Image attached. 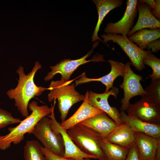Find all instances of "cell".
<instances>
[{
    "instance_id": "obj_1",
    "label": "cell",
    "mask_w": 160,
    "mask_h": 160,
    "mask_svg": "<svg viewBox=\"0 0 160 160\" xmlns=\"http://www.w3.org/2000/svg\"><path fill=\"white\" fill-rule=\"evenodd\" d=\"M41 67L39 61H36L31 71L26 74L24 68L20 66L16 71L19 76L17 85L14 89L7 92L9 98L14 100L15 106L25 118L29 116L28 107L31 100L35 96H39L46 90H50L49 87L37 86L34 82L35 75Z\"/></svg>"
},
{
    "instance_id": "obj_2",
    "label": "cell",
    "mask_w": 160,
    "mask_h": 160,
    "mask_svg": "<svg viewBox=\"0 0 160 160\" xmlns=\"http://www.w3.org/2000/svg\"><path fill=\"white\" fill-rule=\"evenodd\" d=\"M53 108L52 104L51 107L47 105L39 106L35 101L29 103L28 108L31 111V114L17 126L8 128L9 132L8 134L0 135V150L7 149L12 143L17 145L20 143L23 140L25 134H30L40 120L51 114Z\"/></svg>"
},
{
    "instance_id": "obj_3",
    "label": "cell",
    "mask_w": 160,
    "mask_h": 160,
    "mask_svg": "<svg viewBox=\"0 0 160 160\" xmlns=\"http://www.w3.org/2000/svg\"><path fill=\"white\" fill-rule=\"evenodd\" d=\"M73 81H65L61 79L52 80L49 85L50 92L48 95V100L50 102L54 100H57L61 123L66 120L71 106L84 99L85 96L75 90L74 83L70 85Z\"/></svg>"
},
{
    "instance_id": "obj_4",
    "label": "cell",
    "mask_w": 160,
    "mask_h": 160,
    "mask_svg": "<svg viewBox=\"0 0 160 160\" xmlns=\"http://www.w3.org/2000/svg\"><path fill=\"white\" fill-rule=\"evenodd\" d=\"M67 132L81 151L95 156L99 160H107L100 145L103 137L97 132L80 123L68 129Z\"/></svg>"
},
{
    "instance_id": "obj_5",
    "label": "cell",
    "mask_w": 160,
    "mask_h": 160,
    "mask_svg": "<svg viewBox=\"0 0 160 160\" xmlns=\"http://www.w3.org/2000/svg\"><path fill=\"white\" fill-rule=\"evenodd\" d=\"M30 134L38 139L45 148L56 155L63 156L65 148L62 137L60 133L53 130L49 118H42Z\"/></svg>"
},
{
    "instance_id": "obj_6",
    "label": "cell",
    "mask_w": 160,
    "mask_h": 160,
    "mask_svg": "<svg viewBox=\"0 0 160 160\" xmlns=\"http://www.w3.org/2000/svg\"><path fill=\"white\" fill-rule=\"evenodd\" d=\"M104 42L112 41L116 43L129 57L131 64L137 70L141 71L145 67L143 62L144 58L151 51L143 50L130 40L127 36L114 33L104 34L101 35Z\"/></svg>"
},
{
    "instance_id": "obj_7",
    "label": "cell",
    "mask_w": 160,
    "mask_h": 160,
    "mask_svg": "<svg viewBox=\"0 0 160 160\" xmlns=\"http://www.w3.org/2000/svg\"><path fill=\"white\" fill-rule=\"evenodd\" d=\"M130 62L127 63L125 65V71L122 76L123 83L120 85L124 92V97L121 101V111H127L130 104L129 100L132 97L137 95L145 96V92L141 85L140 81L143 79L142 76L135 73L130 67Z\"/></svg>"
},
{
    "instance_id": "obj_8",
    "label": "cell",
    "mask_w": 160,
    "mask_h": 160,
    "mask_svg": "<svg viewBox=\"0 0 160 160\" xmlns=\"http://www.w3.org/2000/svg\"><path fill=\"white\" fill-rule=\"evenodd\" d=\"M127 111L128 115L143 121L160 125V105L152 102L145 96L135 104H130Z\"/></svg>"
},
{
    "instance_id": "obj_9",
    "label": "cell",
    "mask_w": 160,
    "mask_h": 160,
    "mask_svg": "<svg viewBox=\"0 0 160 160\" xmlns=\"http://www.w3.org/2000/svg\"><path fill=\"white\" fill-rule=\"evenodd\" d=\"M137 0H127V7L122 18L116 23L107 24L104 31L106 34L114 33L127 36L132 28L137 13Z\"/></svg>"
},
{
    "instance_id": "obj_10",
    "label": "cell",
    "mask_w": 160,
    "mask_h": 160,
    "mask_svg": "<svg viewBox=\"0 0 160 160\" xmlns=\"http://www.w3.org/2000/svg\"><path fill=\"white\" fill-rule=\"evenodd\" d=\"M54 102L52 113L47 116L50 119L51 126L53 130L56 132L60 133L62 137L65 148L63 157L75 160H82L87 158L98 159L95 156L87 154L80 151L70 137L67 131L62 127L60 123L58 122L55 116L54 110L56 101Z\"/></svg>"
},
{
    "instance_id": "obj_11",
    "label": "cell",
    "mask_w": 160,
    "mask_h": 160,
    "mask_svg": "<svg viewBox=\"0 0 160 160\" xmlns=\"http://www.w3.org/2000/svg\"><path fill=\"white\" fill-rule=\"evenodd\" d=\"M119 92L118 88L113 87L108 92L103 93L89 91L88 97V101L90 104L106 113L115 122L117 126L123 123L120 119V113L116 107L109 105L108 99L110 95L114 96L116 99Z\"/></svg>"
},
{
    "instance_id": "obj_12",
    "label": "cell",
    "mask_w": 160,
    "mask_h": 160,
    "mask_svg": "<svg viewBox=\"0 0 160 160\" xmlns=\"http://www.w3.org/2000/svg\"><path fill=\"white\" fill-rule=\"evenodd\" d=\"M98 43V42H96L91 50L80 58L75 60L65 59L56 65L50 66L51 70L44 78L45 81H47L50 80L57 73L61 75V79L65 81H68L72 73L80 65L90 61H100L95 59L89 60H86L91 54L93 49L97 46Z\"/></svg>"
},
{
    "instance_id": "obj_13",
    "label": "cell",
    "mask_w": 160,
    "mask_h": 160,
    "mask_svg": "<svg viewBox=\"0 0 160 160\" xmlns=\"http://www.w3.org/2000/svg\"><path fill=\"white\" fill-rule=\"evenodd\" d=\"M135 142L140 160H152L155 157L160 144L156 138L140 132H135Z\"/></svg>"
},
{
    "instance_id": "obj_14",
    "label": "cell",
    "mask_w": 160,
    "mask_h": 160,
    "mask_svg": "<svg viewBox=\"0 0 160 160\" xmlns=\"http://www.w3.org/2000/svg\"><path fill=\"white\" fill-rule=\"evenodd\" d=\"M89 92L87 91L83 102L77 111L71 117L60 123L62 127L67 131L76 125L96 115L104 112L93 107L88 101Z\"/></svg>"
},
{
    "instance_id": "obj_15",
    "label": "cell",
    "mask_w": 160,
    "mask_h": 160,
    "mask_svg": "<svg viewBox=\"0 0 160 160\" xmlns=\"http://www.w3.org/2000/svg\"><path fill=\"white\" fill-rule=\"evenodd\" d=\"M108 61L111 67L109 73L99 78L92 79L87 77L85 72L76 81L75 86L92 81H100L106 86L105 92H108L109 89L113 87L114 81L117 77L122 76L125 71V65L122 63L117 61L109 60Z\"/></svg>"
},
{
    "instance_id": "obj_16",
    "label": "cell",
    "mask_w": 160,
    "mask_h": 160,
    "mask_svg": "<svg viewBox=\"0 0 160 160\" xmlns=\"http://www.w3.org/2000/svg\"><path fill=\"white\" fill-rule=\"evenodd\" d=\"M137 8L139 13L138 19L135 25L127 34L128 37L142 29L152 30L160 28V21L153 15L152 9L150 6L145 3H137Z\"/></svg>"
},
{
    "instance_id": "obj_17",
    "label": "cell",
    "mask_w": 160,
    "mask_h": 160,
    "mask_svg": "<svg viewBox=\"0 0 160 160\" xmlns=\"http://www.w3.org/2000/svg\"><path fill=\"white\" fill-rule=\"evenodd\" d=\"M79 123L92 129L105 138L117 126L115 122L105 112L96 115Z\"/></svg>"
},
{
    "instance_id": "obj_18",
    "label": "cell",
    "mask_w": 160,
    "mask_h": 160,
    "mask_svg": "<svg viewBox=\"0 0 160 160\" xmlns=\"http://www.w3.org/2000/svg\"><path fill=\"white\" fill-rule=\"evenodd\" d=\"M120 119L123 123L127 124L135 132L144 133L153 137L160 138V125L143 121L137 118L121 111Z\"/></svg>"
},
{
    "instance_id": "obj_19",
    "label": "cell",
    "mask_w": 160,
    "mask_h": 160,
    "mask_svg": "<svg viewBox=\"0 0 160 160\" xmlns=\"http://www.w3.org/2000/svg\"><path fill=\"white\" fill-rule=\"evenodd\" d=\"M135 132L126 124L117 126L105 138L111 143L129 149L135 142Z\"/></svg>"
},
{
    "instance_id": "obj_20",
    "label": "cell",
    "mask_w": 160,
    "mask_h": 160,
    "mask_svg": "<svg viewBox=\"0 0 160 160\" xmlns=\"http://www.w3.org/2000/svg\"><path fill=\"white\" fill-rule=\"evenodd\" d=\"M95 4L98 18V21L92 36V41L97 40L102 41L98 37V33L100 30L101 24L104 17L111 11L120 7L122 4L123 0H94Z\"/></svg>"
},
{
    "instance_id": "obj_21",
    "label": "cell",
    "mask_w": 160,
    "mask_h": 160,
    "mask_svg": "<svg viewBox=\"0 0 160 160\" xmlns=\"http://www.w3.org/2000/svg\"><path fill=\"white\" fill-rule=\"evenodd\" d=\"M160 28L154 29H143L133 33L128 38L135 43L141 49H146L147 45L150 43L160 39Z\"/></svg>"
},
{
    "instance_id": "obj_22",
    "label": "cell",
    "mask_w": 160,
    "mask_h": 160,
    "mask_svg": "<svg viewBox=\"0 0 160 160\" xmlns=\"http://www.w3.org/2000/svg\"><path fill=\"white\" fill-rule=\"evenodd\" d=\"M100 145L107 160H125L129 150L109 142L103 137Z\"/></svg>"
},
{
    "instance_id": "obj_23",
    "label": "cell",
    "mask_w": 160,
    "mask_h": 160,
    "mask_svg": "<svg viewBox=\"0 0 160 160\" xmlns=\"http://www.w3.org/2000/svg\"><path fill=\"white\" fill-rule=\"evenodd\" d=\"M41 145L36 140L26 141L24 146V160H47L41 150Z\"/></svg>"
},
{
    "instance_id": "obj_24",
    "label": "cell",
    "mask_w": 160,
    "mask_h": 160,
    "mask_svg": "<svg viewBox=\"0 0 160 160\" xmlns=\"http://www.w3.org/2000/svg\"><path fill=\"white\" fill-rule=\"evenodd\" d=\"M145 96L152 102L160 105V79L151 80L144 89Z\"/></svg>"
},
{
    "instance_id": "obj_25",
    "label": "cell",
    "mask_w": 160,
    "mask_h": 160,
    "mask_svg": "<svg viewBox=\"0 0 160 160\" xmlns=\"http://www.w3.org/2000/svg\"><path fill=\"white\" fill-rule=\"evenodd\" d=\"M143 62L144 65L150 66L153 73L149 75L151 80L160 79V59L151 51L144 58Z\"/></svg>"
},
{
    "instance_id": "obj_26",
    "label": "cell",
    "mask_w": 160,
    "mask_h": 160,
    "mask_svg": "<svg viewBox=\"0 0 160 160\" xmlns=\"http://www.w3.org/2000/svg\"><path fill=\"white\" fill-rule=\"evenodd\" d=\"M22 120L14 117L12 113L2 108H0V129L12 124L20 123Z\"/></svg>"
},
{
    "instance_id": "obj_27",
    "label": "cell",
    "mask_w": 160,
    "mask_h": 160,
    "mask_svg": "<svg viewBox=\"0 0 160 160\" xmlns=\"http://www.w3.org/2000/svg\"><path fill=\"white\" fill-rule=\"evenodd\" d=\"M41 148L47 160H75L71 159L65 158L56 155L45 148L42 145Z\"/></svg>"
},
{
    "instance_id": "obj_28",
    "label": "cell",
    "mask_w": 160,
    "mask_h": 160,
    "mask_svg": "<svg viewBox=\"0 0 160 160\" xmlns=\"http://www.w3.org/2000/svg\"><path fill=\"white\" fill-rule=\"evenodd\" d=\"M125 160H140L134 143L129 149Z\"/></svg>"
},
{
    "instance_id": "obj_29",
    "label": "cell",
    "mask_w": 160,
    "mask_h": 160,
    "mask_svg": "<svg viewBox=\"0 0 160 160\" xmlns=\"http://www.w3.org/2000/svg\"><path fill=\"white\" fill-rule=\"evenodd\" d=\"M146 49H151L152 52H156L160 49V39H158L149 43L147 46Z\"/></svg>"
},
{
    "instance_id": "obj_30",
    "label": "cell",
    "mask_w": 160,
    "mask_h": 160,
    "mask_svg": "<svg viewBox=\"0 0 160 160\" xmlns=\"http://www.w3.org/2000/svg\"><path fill=\"white\" fill-rule=\"evenodd\" d=\"M155 6L154 10L151 12L154 16L158 20L160 21V0H154Z\"/></svg>"
},
{
    "instance_id": "obj_31",
    "label": "cell",
    "mask_w": 160,
    "mask_h": 160,
    "mask_svg": "<svg viewBox=\"0 0 160 160\" xmlns=\"http://www.w3.org/2000/svg\"><path fill=\"white\" fill-rule=\"evenodd\" d=\"M152 160H160V144L158 146L155 157Z\"/></svg>"
},
{
    "instance_id": "obj_32",
    "label": "cell",
    "mask_w": 160,
    "mask_h": 160,
    "mask_svg": "<svg viewBox=\"0 0 160 160\" xmlns=\"http://www.w3.org/2000/svg\"><path fill=\"white\" fill-rule=\"evenodd\" d=\"M82 160H91L90 158H85L83 159Z\"/></svg>"
}]
</instances>
